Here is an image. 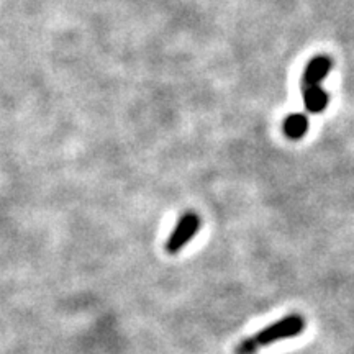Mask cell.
Segmentation results:
<instances>
[{"mask_svg":"<svg viewBox=\"0 0 354 354\" xmlns=\"http://www.w3.org/2000/svg\"><path fill=\"white\" fill-rule=\"evenodd\" d=\"M307 328V320L300 313H289L281 320L271 323L258 333L243 338L234 346V354H256L259 349H264L271 344H276L282 339L297 338Z\"/></svg>","mask_w":354,"mask_h":354,"instance_id":"obj_1","label":"cell"},{"mask_svg":"<svg viewBox=\"0 0 354 354\" xmlns=\"http://www.w3.org/2000/svg\"><path fill=\"white\" fill-rule=\"evenodd\" d=\"M201 216L194 212H187L180 216L177 225L172 230V233L169 234L166 241V251L169 254H177L183 248L190 243L194 236H196L198 230H201Z\"/></svg>","mask_w":354,"mask_h":354,"instance_id":"obj_2","label":"cell"},{"mask_svg":"<svg viewBox=\"0 0 354 354\" xmlns=\"http://www.w3.org/2000/svg\"><path fill=\"white\" fill-rule=\"evenodd\" d=\"M331 71V59L326 56H317L310 61L302 76V88L320 86V82Z\"/></svg>","mask_w":354,"mask_h":354,"instance_id":"obj_3","label":"cell"},{"mask_svg":"<svg viewBox=\"0 0 354 354\" xmlns=\"http://www.w3.org/2000/svg\"><path fill=\"white\" fill-rule=\"evenodd\" d=\"M304 102L308 112L320 113L328 105V94L320 86L304 88Z\"/></svg>","mask_w":354,"mask_h":354,"instance_id":"obj_4","label":"cell"},{"mask_svg":"<svg viewBox=\"0 0 354 354\" xmlns=\"http://www.w3.org/2000/svg\"><path fill=\"white\" fill-rule=\"evenodd\" d=\"M308 130V120L304 113H292L284 122V133L287 138L300 140Z\"/></svg>","mask_w":354,"mask_h":354,"instance_id":"obj_5","label":"cell"}]
</instances>
